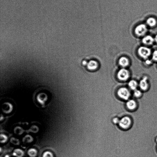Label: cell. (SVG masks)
<instances>
[{"label": "cell", "instance_id": "cell-14", "mask_svg": "<svg viewBox=\"0 0 157 157\" xmlns=\"http://www.w3.org/2000/svg\"><path fill=\"white\" fill-rule=\"evenodd\" d=\"M147 24L150 27H154L157 23L156 20L154 18L151 17L148 19L146 21Z\"/></svg>", "mask_w": 157, "mask_h": 157}, {"label": "cell", "instance_id": "cell-21", "mask_svg": "<svg viewBox=\"0 0 157 157\" xmlns=\"http://www.w3.org/2000/svg\"><path fill=\"white\" fill-rule=\"evenodd\" d=\"M120 120L119 119V118H114L113 120V122L114 124H118Z\"/></svg>", "mask_w": 157, "mask_h": 157}, {"label": "cell", "instance_id": "cell-20", "mask_svg": "<svg viewBox=\"0 0 157 157\" xmlns=\"http://www.w3.org/2000/svg\"><path fill=\"white\" fill-rule=\"evenodd\" d=\"M152 58L153 60L157 61V50H155L153 52L152 55Z\"/></svg>", "mask_w": 157, "mask_h": 157}, {"label": "cell", "instance_id": "cell-4", "mask_svg": "<svg viewBox=\"0 0 157 157\" xmlns=\"http://www.w3.org/2000/svg\"><path fill=\"white\" fill-rule=\"evenodd\" d=\"M129 71L126 69L122 68L118 72L117 77L118 78L122 81H125L130 77Z\"/></svg>", "mask_w": 157, "mask_h": 157}, {"label": "cell", "instance_id": "cell-17", "mask_svg": "<svg viewBox=\"0 0 157 157\" xmlns=\"http://www.w3.org/2000/svg\"><path fill=\"white\" fill-rule=\"evenodd\" d=\"M134 95L135 97L138 98L141 96L142 92L140 91L136 90L134 91Z\"/></svg>", "mask_w": 157, "mask_h": 157}, {"label": "cell", "instance_id": "cell-5", "mask_svg": "<svg viewBox=\"0 0 157 157\" xmlns=\"http://www.w3.org/2000/svg\"><path fill=\"white\" fill-rule=\"evenodd\" d=\"M147 31V28L146 25L144 24H140L135 29V33L137 35L140 37L143 36L145 35Z\"/></svg>", "mask_w": 157, "mask_h": 157}, {"label": "cell", "instance_id": "cell-7", "mask_svg": "<svg viewBox=\"0 0 157 157\" xmlns=\"http://www.w3.org/2000/svg\"><path fill=\"white\" fill-rule=\"evenodd\" d=\"M148 77L145 76L140 81L139 86L141 90L143 91H146L147 90L148 87Z\"/></svg>", "mask_w": 157, "mask_h": 157}, {"label": "cell", "instance_id": "cell-16", "mask_svg": "<svg viewBox=\"0 0 157 157\" xmlns=\"http://www.w3.org/2000/svg\"><path fill=\"white\" fill-rule=\"evenodd\" d=\"M28 153L31 157H34L36 156L37 152L35 148H32L28 150Z\"/></svg>", "mask_w": 157, "mask_h": 157}, {"label": "cell", "instance_id": "cell-8", "mask_svg": "<svg viewBox=\"0 0 157 157\" xmlns=\"http://www.w3.org/2000/svg\"><path fill=\"white\" fill-rule=\"evenodd\" d=\"M143 43L146 45H151L154 42V38L150 35H147L144 37L142 39Z\"/></svg>", "mask_w": 157, "mask_h": 157}, {"label": "cell", "instance_id": "cell-24", "mask_svg": "<svg viewBox=\"0 0 157 157\" xmlns=\"http://www.w3.org/2000/svg\"><path fill=\"white\" fill-rule=\"evenodd\" d=\"M154 41L157 43V35H156L154 38Z\"/></svg>", "mask_w": 157, "mask_h": 157}, {"label": "cell", "instance_id": "cell-25", "mask_svg": "<svg viewBox=\"0 0 157 157\" xmlns=\"http://www.w3.org/2000/svg\"><path fill=\"white\" fill-rule=\"evenodd\" d=\"M156 142H157V138L156 139Z\"/></svg>", "mask_w": 157, "mask_h": 157}, {"label": "cell", "instance_id": "cell-22", "mask_svg": "<svg viewBox=\"0 0 157 157\" xmlns=\"http://www.w3.org/2000/svg\"><path fill=\"white\" fill-rule=\"evenodd\" d=\"M147 65H150L152 63V61L149 59H146L145 61Z\"/></svg>", "mask_w": 157, "mask_h": 157}, {"label": "cell", "instance_id": "cell-10", "mask_svg": "<svg viewBox=\"0 0 157 157\" xmlns=\"http://www.w3.org/2000/svg\"><path fill=\"white\" fill-rule=\"evenodd\" d=\"M2 109L4 112L6 113H9L12 111L13 110V106L10 103H5L3 104Z\"/></svg>", "mask_w": 157, "mask_h": 157}, {"label": "cell", "instance_id": "cell-18", "mask_svg": "<svg viewBox=\"0 0 157 157\" xmlns=\"http://www.w3.org/2000/svg\"><path fill=\"white\" fill-rule=\"evenodd\" d=\"M7 137L5 134H1V143H5L7 140Z\"/></svg>", "mask_w": 157, "mask_h": 157}, {"label": "cell", "instance_id": "cell-13", "mask_svg": "<svg viewBox=\"0 0 157 157\" xmlns=\"http://www.w3.org/2000/svg\"><path fill=\"white\" fill-rule=\"evenodd\" d=\"M128 86L131 90L135 91L137 90L138 84L134 80H131L128 83Z\"/></svg>", "mask_w": 157, "mask_h": 157}, {"label": "cell", "instance_id": "cell-15", "mask_svg": "<svg viewBox=\"0 0 157 157\" xmlns=\"http://www.w3.org/2000/svg\"><path fill=\"white\" fill-rule=\"evenodd\" d=\"M24 152L20 149H15L13 153V155L17 157H22L24 155Z\"/></svg>", "mask_w": 157, "mask_h": 157}, {"label": "cell", "instance_id": "cell-2", "mask_svg": "<svg viewBox=\"0 0 157 157\" xmlns=\"http://www.w3.org/2000/svg\"><path fill=\"white\" fill-rule=\"evenodd\" d=\"M117 94L121 99L125 100H128L130 96V93L128 89L125 87L120 88L118 90Z\"/></svg>", "mask_w": 157, "mask_h": 157}, {"label": "cell", "instance_id": "cell-19", "mask_svg": "<svg viewBox=\"0 0 157 157\" xmlns=\"http://www.w3.org/2000/svg\"><path fill=\"white\" fill-rule=\"evenodd\" d=\"M43 157H53V154L50 152H45L43 154Z\"/></svg>", "mask_w": 157, "mask_h": 157}, {"label": "cell", "instance_id": "cell-3", "mask_svg": "<svg viewBox=\"0 0 157 157\" xmlns=\"http://www.w3.org/2000/svg\"><path fill=\"white\" fill-rule=\"evenodd\" d=\"M131 124V121L130 117L124 116L120 120L118 125L123 129H127L129 128Z\"/></svg>", "mask_w": 157, "mask_h": 157}, {"label": "cell", "instance_id": "cell-6", "mask_svg": "<svg viewBox=\"0 0 157 157\" xmlns=\"http://www.w3.org/2000/svg\"><path fill=\"white\" fill-rule=\"evenodd\" d=\"M37 101L41 104H44L48 99V96L45 93H40L37 96Z\"/></svg>", "mask_w": 157, "mask_h": 157}, {"label": "cell", "instance_id": "cell-9", "mask_svg": "<svg viewBox=\"0 0 157 157\" xmlns=\"http://www.w3.org/2000/svg\"><path fill=\"white\" fill-rule=\"evenodd\" d=\"M88 69L90 70H95L98 67V64L97 62L94 60L89 61L87 65Z\"/></svg>", "mask_w": 157, "mask_h": 157}, {"label": "cell", "instance_id": "cell-1", "mask_svg": "<svg viewBox=\"0 0 157 157\" xmlns=\"http://www.w3.org/2000/svg\"><path fill=\"white\" fill-rule=\"evenodd\" d=\"M138 52L139 55L141 58L147 59L151 55V50L147 47L141 46L138 48Z\"/></svg>", "mask_w": 157, "mask_h": 157}, {"label": "cell", "instance_id": "cell-11", "mask_svg": "<svg viewBox=\"0 0 157 157\" xmlns=\"http://www.w3.org/2000/svg\"><path fill=\"white\" fill-rule=\"evenodd\" d=\"M119 64L122 67H125L129 64V59L127 57H121L118 61Z\"/></svg>", "mask_w": 157, "mask_h": 157}, {"label": "cell", "instance_id": "cell-23", "mask_svg": "<svg viewBox=\"0 0 157 157\" xmlns=\"http://www.w3.org/2000/svg\"><path fill=\"white\" fill-rule=\"evenodd\" d=\"M88 62H87L86 61H84L82 62V64L84 65H87L88 64Z\"/></svg>", "mask_w": 157, "mask_h": 157}, {"label": "cell", "instance_id": "cell-12", "mask_svg": "<svg viewBox=\"0 0 157 157\" xmlns=\"http://www.w3.org/2000/svg\"><path fill=\"white\" fill-rule=\"evenodd\" d=\"M137 104L136 102L134 100H130L127 101L126 106L128 109L132 110L135 109L136 107Z\"/></svg>", "mask_w": 157, "mask_h": 157}]
</instances>
